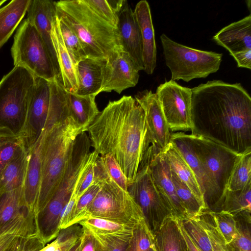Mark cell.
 <instances>
[{
	"mask_svg": "<svg viewBox=\"0 0 251 251\" xmlns=\"http://www.w3.org/2000/svg\"><path fill=\"white\" fill-rule=\"evenodd\" d=\"M32 229L25 225L11 227L0 233V251H30L32 249Z\"/></svg>",
	"mask_w": 251,
	"mask_h": 251,
	"instance_id": "f546056e",
	"label": "cell"
},
{
	"mask_svg": "<svg viewBox=\"0 0 251 251\" xmlns=\"http://www.w3.org/2000/svg\"><path fill=\"white\" fill-rule=\"evenodd\" d=\"M83 228L78 224L61 229L55 238L60 251H69L82 236Z\"/></svg>",
	"mask_w": 251,
	"mask_h": 251,
	"instance_id": "ee69618b",
	"label": "cell"
},
{
	"mask_svg": "<svg viewBox=\"0 0 251 251\" xmlns=\"http://www.w3.org/2000/svg\"><path fill=\"white\" fill-rule=\"evenodd\" d=\"M191 92V134L239 154L251 150V98L241 83L210 80Z\"/></svg>",
	"mask_w": 251,
	"mask_h": 251,
	"instance_id": "6da1fadb",
	"label": "cell"
},
{
	"mask_svg": "<svg viewBox=\"0 0 251 251\" xmlns=\"http://www.w3.org/2000/svg\"><path fill=\"white\" fill-rule=\"evenodd\" d=\"M153 234L156 251H182L181 237L175 217L168 218Z\"/></svg>",
	"mask_w": 251,
	"mask_h": 251,
	"instance_id": "1f68e13d",
	"label": "cell"
},
{
	"mask_svg": "<svg viewBox=\"0 0 251 251\" xmlns=\"http://www.w3.org/2000/svg\"><path fill=\"white\" fill-rule=\"evenodd\" d=\"M206 210L212 216L225 242L229 244L237 232L235 218L232 215L224 211Z\"/></svg>",
	"mask_w": 251,
	"mask_h": 251,
	"instance_id": "ab89813d",
	"label": "cell"
},
{
	"mask_svg": "<svg viewBox=\"0 0 251 251\" xmlns=\"http://www.w3.org/2000/svg\"><path fill=\"white\" fill-rule=\"evenodd\" d=\"M106 59L86 57L80 60L76 66L78 96L95 95L100 93L102 71Z\"/></svg>",
	"mask_w": 251,
	"mask_h": 251,
	"instance_id": "603a6c76",
	"label": "cell"
},
{
	"mask_svg": "<svg viewBox=\"0 0 251 251\" xmlns=\"http://www.w3.org/2000/svg\"><path fill=\"white\" fill-rule=\"evenodd\" d=\"M235 219L237 232L229 244L236 251H251V222L242 219Z\"/></svg>",
	"mask_w": 251,
	"mask_h": 251,
	"instance_id": "60d3db41",
	"label": "cell"
},
{
	"mask_svg": "<svg viewBox=\"0 0 251 251\" xmlns=\"http://www.w3.org/2000/svg\"><path fill=\"white\" fill-rule=\"evenodd\" d=\"M156 251L154 243L151 246V248L150 249V251Z\"/></svg>",
	"mask_w": 251,
	"mask_h": 251,
	"instance_id": "11a10c76",
	"label": "cell"
},
{
	"mask_svg": "<svg viewBox=\"0 0 251 251\" xmlns=\"http://www.w3.org/2000/svg\"><path fill=\"white\" fill-rule=\"evenodd\" d=\"M199 217L211 241L213 251H236L230 244L225 242L212 216L207 210L201 212Z\"/></svg>",
	"mask_w": 251,
	"mask_h": 251,
	"instance_id": "74e56055",
	"label": "cell"
},
{
	"mask_svg": "<svg viewBox=\"0 0 251 251\" xmlns=\"http://www.w3.org/2000/svg\"><path fill=\"white\" fill-rule=\"evenodd\" d=\"M27 162L25 150L7 164L0 175V195L23 187Z\"/></svg>",
	"mask_w": 251,
	"mask_h": 251,
	"instance_id": "f1b7e54d",
	"label": "cell"
},
{
	"mask_svg": "<svg viewBox=\"0 0 251 251\" xmlns=\"http://www.w3.org/2000/svg\"><path fill=\"white\" fill-rule=\"evenodd\" d=\"M98 15L117 28L118 14L111 7L108 0H84Z\"/></svg>",
	"mask_w": 251,
	"mask_h": 251,
	"instance_id": "7dc6e473",
	"label": "cell"
},
{
	"mask_svg": "<svg viewBox=\"0 0 251 251\" xmlns=\"http://www.w3.org/2000/svg\"><path fill=\"white\" fill-rule=\"evenodd\" d=\"M44 128L37 216L58 188L69 164L76 138L83 132L71 115L68 94L61 93L51 98Z\"/></svg>",
	"mask_w": 251,
	"mask_h": 251,
	"instance_id": "3957f363",
	"label": "cell"
},
{
	"mask_svg": "<svg viewBox=\"0 0 251 251\" xmlns=\"http://www.w3.org/2000/svg\"><path fill=\"white\" fill-rule=\"evenodd\" d=\"M127 191L141 209L145 220L152 233L168 218L173 217L153 182L147 161L144 157Z\"/></svg>",
	"mask_w": 251,
	"mask_h": 251,
	"instance_id": "30bf717a",
	"label": "cell"
},
{
	"mask_svg": "<svg viewBox=\"0 0 251 251\" xmlns=\"http://www.w3.org/2000/svg\"><path fill=\"white\" fill-rule=\"evenodd\" d=\"M33 219L36 216L25 203L23 187L0 195V233Z\"/></svg>",
	"mask_w": 251,
	"mask_h": 251,
	"instance_id": "44dd1931",
	"label": "cell"
},
{
	"mask_svg": "<svg viewBox=\"0 0 251 251\" xmlns=\"http://www.w3.org/2000/svg\"><path fill=\"white\" fill-rule=\"evenodd\" d=\"M143 157L147 161L154 184L167 204L173 217L183 220L186 211L176 192L171 168L163 151L151 145Z\"/></svg>",
	"mask_w": 251,
	"mask_h": 251,
	"instance_id": "4fadbf2b",
	"label": "cell"
},
{
	"mask_svg": "<svg viewBox=\"0 0 251 251\" xmlns=\"http://www.w3.org/2000/svg\"><path fill=\"white\" fill-rule=\"evenodd\" d=\"M51 37L63 86L69 93L75 94L78 88L76 68L63 40L57 23L56 14L52 25Z\"/></svg>",
	"mask_w": 251,
	"mask_h": 251,
	"instance_id": "cb8c5ba5",
	"label": "cell"
},
{
	"mask_svg": "<svg viewBox=\"0 0 251 251\" xmlns=\"http://www.w3.org/2000/svg\"><path fill=\"white\" fill-rule=\"evenodd\" d=\"M56 18L64 44L76 68L77 63L87 56L73 30L57 14Z\"/></svg>",
	"mask_w": 251,
	"mask_h": 251,
	"instance_id": "d590c367",
	"label": "cell"
},
{
	"mask_svg": "<svg viewBox=\"0 0 251 251\" xmlns=\"http://www.w3.org/2000/svg\"><path fill=\"white\" fill-rule=\"evenodd\" d=\"M96 96L93 95L81 96L69 93L71 115L83 132H86L100 113L95 101Z\"/></svg>",
	"mask_w": 251,
	"mask_h": 251,
	"instance_id": "83f0119b",
	"label": "cell"
},
{
	"mask_svg": "<svg viewBox=\"0 0 251 251\" xmlns=\"http://www.w3.org/2000/svg\"><path fill=\"white\" fill-rule=\"evenodd\" d=\"M91 146L99 155L113 156L129 185L151 145L144 112L131 96L110 101L87 128Z\"/></svg>",
	"mask_w": 251,
	"mask_h": 251,
	"instance_id": "7a4b0ae2",
	"label": "cell"
},
{
	"mask_svg": "<svg viewBox=\"0 0 251 251\" xmlns=\"http://www.w3.org/2000/svg\"><path fill=\"white\" fill-rule=\"evenodd\" d=\"M182 221L184 229L201 251H213L211 241L201 223L199 215Z\"/></svg>",
	"mask_w": 251,
	"mask_h": 251,
	"instance_id": "8d00e7d4",
	"label": "cell"
},
{
	"mask_svg": "<svg viewBox=\"0 0 251 251\" xmlns=\"http://www.w3.org/2000/svg\"><path fill=\"white\" fill-rule=\"evenodd\" d=\"M99 154L93 151V156L78 177L72 196L78 200L94 182V163Z\"/></svg>",
	"mask_w": 251,
	"mask_h": 251,
	"instance_id": "b9f144b4",
	"label": "cell"
},
{
	"mask_svg": "<svg viewBox=\"0 0 251 251\" xmlns=\"http://www.w3.org/2000/svg\"><path fill=\"white\" fill-rule=\"evenodd\" d=\"M165 64L173 81L188 82L206 78L220 69L223 53L201 50L178 43L165 34L160 37Z\"/></svg>",
	"mask_w": 251,
	"mask_h": 251,
	"instance_id": "8992f818",
	"label": "cell"
},
{
	"mask_svg": "<svg viewBox=\"0 0 251 251\" xmlns=\"http://www.w3.org/2000/svg\"><path fill=\"white\" fill-rule=\"evenodd\" d=\"M100 93L114 91L118 94L138 83L139 71L128 53L119 49L107 58L102 71Z\"/></svg>",
	"mask_w": 251,
	"mask_h": 251,
	"instance_id": "5bb4252c",
	"label": "cell"
},
{
	"mask_svg": "<svg viewBox=\"0 0 251 251\" xmlns=\"http://www.w3.org/2000/svg\"><path fill=\"white\" fill-rule=\"evenodd\" d=\"M31 0H12L0 8V49L23 20Z\"/></svg>",
	"mask_w": 251,
	"mask_h": 251,
	"instance_id": "4316f807",
	"label": "cell"
},
{
	"mask_svg": "<svg viewBox=\"0 0 251 251\" xmlns=\"http://www.w3.org/2000/svg\"><path fill=\"white\" fill-rule=\"evenodd\" d=\"M163 151L171 169L189 188L205 210H207L203 196L195 175L179 151L171 142Z\"/></svg>",
	"mask_w": 251,
	"mask_h": 251,
	"instance_id": "d4e9b609",
	"label": "cell"
},
{
	"mask_svg": "<svg viewBox=\"0 0 251 251\" xmlns=\"http://www.w3.org/2000/svg\"><path fill=\"white\" fill-rule=\"evenodd\" d=\"M81 243V237L69 251H79Z\"/></svg>",
	"mask_w": 251,
	"mask_h": 251,
	"instance_id": "db71d44e",
	"label": "cell"
},
{
	"mask_svg": "<svg viewBox=\"0 0 251 251\" xmlns=\"http://www.w3.org/2000/svg\"><path fill=\"white\" fill-rule=\"evenodd\" d=\"M171 173L176 192L186 211V218L200 215L205 210L204 208L189 188L178 177L171 169Z\"/></svg>",
	"mask_w": 251,
	"mask_h": 251,
	"instance_id": "e575fe53",
	"label": "cell"
},
{
	"mask_svg": "<svg viewBox=\"0 0 251 251\" xmlns=\"http://www.w3.org/2000/svg\"><path fill=\"white\" fill-rule=\"evenodd\" d=\"M56 14L76 34L87 56L106 59L122 49L116 28L100 17L84 0L55 1Z\"/></svg>",
	"mask_w": 251,
	"mask_h": 251,
	"instance_id": "277c9868",
	"label": "cell"
},
{
	"mask_svg": "<svg viewBox=\"0 0 251 251\" xmlns=\"http://www.w3.org/2000/svg\"><path fill=\"white\" fill-rule=\"evenodd\" d=\"M45 135L44 128L35 142L26 150L27 162L23 185L25 203L36 217L41 178L42 150Z\"/></svg>",
	"mask_w": 251,
	"mask_h": 251,
	"instance_id": "d6986e66",
	"label": "cell"
},
{
	"mask_svg": "<svg viewBox=\"0 0 251 251\" xmlns=\"http://www.w3.org/2000/svg\"><path fill=\"white\" fill-rule=\"evenodd\" d=\"M82 227L83 233L79 251H95L96 243L93 236L86 227Z\"/></svg>",
	"mask_w": 251,
	"mask_h": 251,
	"instance_id": "816d5d0a",
	"label": "cell"
},
{
	"mask_svg": "<svg viewBox=\"0 0 251 251\" xmlns=\"http://www.w3.org/2000/svg\"><path fill=\"white\" fill-rule=\"evenodd\" d=\"M27 18L40 35L51 59L57 77H60L51 31L56 14L55 1L49 0H31L27 10Z\"/></svg>",
	"mask_w": 251,
	"mask_h": 251,
	"instance_id": "e0dca14e",
	"label": "cell"
},
{
	"mask_svg": "<svg viewBox=\"0 0 251 251\" xmlns=\"http://www.w3.org/2000/svg\"><path fill=\"white\" fill-rule=\"evenodd\" d=\"M6 1V0H0V7Z\"/></svg>",
	"mask_w": 251,
	"mask_h": 251,
	"instance_id": "9f6ffc18",
	"label": "cell"
},
{
	"mask_svg": "<svg viewBox=\"0 0 251 251\" xmlns=\"http://www.w3.org/2000/svg\"><path fill=\"white\" fill-rule=\"evenodd\" d=\"M78 201L75 197L72 195L68 202L63 208L60 215L59 225L60 229L65 228L70 226Z\"/></svg>",
	"mask_w": 251,
	"mask_h": 251,
	"instance_id": "c3c4849f",
	"label": "cell"
},
{
	"mask_svg": "<svg viewBox=\"0 0 251 251\" xmlns=\"http://www.w3.org/2000/svg\"><path fill=\"white\" fill-rule=\"evenodd\" d=\"M189 135L194 151L219 200L216 210L234 164L241 154L208 138Z\"/></svg>",
	"mask_w": 251,
	"mask_h": 251,
	"instance_id": "9c48e42d",
	"label": "cell"
},
{
	"mask_svg": "<svg viewBox=\"0 0 251 251\" xmlns=\"http://www.w3.org/2000/svg\"><path fill=\"white\" fill-rule=\"evenodd\" d=\"M170 142L176 147L194 173L207 210H215L219 200L194 151L190 135L181 131L171 133Z\"/></svg>",
	"mask_w": 251,
	"mask_h": 251,
	"instance_id": "ac0fdd59",
	"label": "cell"
},
{
	"mask_svg": "<svg viewBox=\"0 0 251 251\" xmlns=\"http://www.w3.org/2000/svg\"><path fill=\"white\" fill-rule=\"evenodd\" d=\"M153 243V234L143 220L136 226L126 251H149Z\"/></svg>",
	"mask_w": 251,
	"mask_h": 251,
	"instance_id": "f35d334b",
	"label": "cell"
},
{
	"mask_svg": "<svg viewBox=\"0 0 251 251\" xmlns=\"http://www.w3.org/2000/svg\"><path fill=\"white\" fill-rule=\"evenodd\" d=\"M11 51L14 66L22 67L35 76L49 82L57 78L47 49L27 18L17 30Z\"/></svg>",
	"mask_w": 251,
	"mask_h": 251,
	"instance_id": "ba28073f",
	"label": "cell"
},
{
	"mask_svg": "<svg viewBox=\"0 0 251 251\" xmlns=\"http://www.w3.org/2000/svg\"><path fill=\"white\" fill-rule=\"evenodd\" d=\"M99 157L108 176L122 188L127 190V180L113 156L107 154Z\"/></svg>",
	"mask_w": 251,
	"mask_h": 251,
	"instance_id": "bcb514c9",
	"label": "cell"
},
{
	"mask_svg": "<svg viewBox=\"0 0 251 251\" xmlns=\"http://www.w3.org/2000/svg\"><path fill=\"white\" fill-rule=\"evenodd\" d=\"M117 29L122 50L128 54L139 71L144 70L140 29L126 0L118 14Z\"/></svg>",
	"mask_w": 251,
	"mask_h": 251,
	"instance_id": "2e32d148",
	"label": "cell"
},
{
	"mask_svg": "<svg viewBox=\"0 0 251 251\" xmlns=\"http://www.w3.org/2000/svg\"><path fill=\"white\" fill-rule=\"evenodd\" d=\"M100 189L88 207L82 219L95 217L136 226L145 220L139 206L127 190L119 186L105 169L99 174Z\"/></svg>",
	"mask_w": 251,
	"mask_h": 251,
	"instance_id": "5b68a950",
	"label": "cell"
},
{
	"mask_svg": "<svg viewBox=\"0 0 251 251\" xmlns=\"http://www.w3.org/2000/svg\"><path fill=\"white\" fill-rule=\"evenodd\" d=\"M25 150L18 134L6 126L0 125V175L7 164Z\"/></svg>",
	"mask_w": 251,
	"mask_h": 251,
	"instance_id": "d6a6232c",
	"label": "cell"
},
{
	"mask_svg": "<svg viewBox=\"0 0 251 251\" xmlns=\"http://www.w3.org/2000/svg\"><path fill=\"white\" fill-rule=\"evenodd\" d=\"M59 246L56 239L52 242L48 244L46 247H44L40 251H55Z\"/></svg>",
	"mask_w": 251,
	"mask_h": 251,
	"instance_id": "f5cc1de1",
	"label": "cell"
},
{
	"mask_svg": "<svg viewBox=\"0 0 251 251\" xmlns=\"http://www.w3.org/2000/svg\"><path fill=\"white\" fill-rule=\"evenodd\" d=\"M100 188L99 183H94L87 189L76 203L70 226L77 224L82 220L86 210L97 195Z\"/></svg>",
	"mask_w": 251,
	"mask_h": 251,
	"instance_id": "f6af8a7d",
	"label": "cell"
},
{
	"mask_svg": "<svg viewBox=\"0 0 251 251\" xmlns=\"http://www.w3.org/2000/svg\"><path fill=\"white\" fill-rule=\"evenodd\" d=\"M251 182V150L241 154L230 175L226 190L243 189Z\"/></svg>",
	"mask_w": 251,
	"mask_h": 251,
	"instance_id": "836d02e7",
	"label": "cell"
},
{
	"mask_svg": "<svg viewBox=\"0 0 251 251\" xmlns=\"http://www.w3.org/2000/svg\"><path fill=\"white\" fill-rule=\"evenodd\" d=\"M134 99L144 112L150 143L163 150L170 142L171 133L156 94L145 90Z\"/></svg>",
	"mask_w": 251,
	"mask_h": 251,
	"instance_id": "9a60e30c",
	"label": "cell"
},
{
	"mask_svg": "<svg viewBox=\"0 0 251 251\" xmlns=\"http://www.w3.org/2000/svg\"><path fill=\"white\" fill-rule=\"evenodd\" d=\"M175 220L181 237L182 251H201L184 229L182 220L175 217Z\"/></svg>",
	"mask_w": 251,
	"mask_h": 251,
	"instance_id": "681fc988",
	"label": "cell"
},
{
	"mask_svg": "<svg viewBox=\"0 0 251 251\" xmlns=\"http://www.w3.org/2000/svg\"><path fill=\"white\" fill-rule=\"evenodd\" d=\"M77 224L97 233L129 241L136 226L127 225L106 219L89 217Z\"/></svg>",
	"mask_w": 251,
	"mask_h": 251,
	"instance_id": "4dcf8cb0",
	"label": "cell"
},
{
	"mask_svg": "<svg viewBox=\"0 0 251 251\" xmlns=\"http://www.w3.org/2000/svg\"><path fill=\"white\" fill-rule=\"evenodd\" d=\"M87 229L95 239V251H126L129 241H127L119 238L101 234L91 229Z\"/></svg>",
	"mask_w": 251,
	"mask_h": 251,
	"instance_id": "7bdbcfd3",
	"label": "cell"
},
{
	"mask_svg": "<svg viewBox=\"0 0 251 251\" xmlns=\"http://www.w3.org/2000/svg\"><path fill=\"white\" fill-rule=\"evenodd\" d=\"M234 58L239 68L251 69V50H246L231 55Z\"/></svg>",
	"mask_w": 251,
	"mask_h": 251,
	"instance_id": "f907efd6",
	"label": "cell"
},
{
	"mask_svg": "<svg viewBox=\"0 0 251 251\" xmlns=\"http://www.w3.org/2000/svg\"><path fill=\"white\" fill-rule=\"evenodd\" d=\"M35 76L14 66L0 81V125L18 134L25 119Z\"/></svg>",
	"mask_w": 251,
	"mask_h": 251,
	"instance_id": "52a82bcc",
	"label": "cell"
},
{
	"mask_svg": "<svg viewBox=\"0 0 251 251\" xmlns=\"http://www.w3.org/2000/svg\"><path fill=\"white\" fill-rule=\"evenodd\" d=\"M216 211H224L235 219L251 222V182L241 190H226Z\"/></svg>",
	"mask_w": 251,
	"mask_h": 251,
	"instance_id": "484cf974",
	"label": "cell"
},
{
	"mask_svg": "<svg viewBox=\"0 0 251 251\" xmlns=\"http://www.w3.org/2000/svg\"><path fill=\"white\" fill-rule=\"evenodd\" d=\"M50 88L49 81L35 76L24 125L18 133L26 150L37 140L44 129L49 111Z\"/></svg>",
	"mask_w": 251,
	"mask_h": 251,
	"instance_id": "7c38bea8",
	"label": "cell"
},
{
	"mask_svg": "<svg viewBox=\"0 0 251 251\" xmlns=\"http://www.w3.org/2000/svg\"><path fill=\"white\" fill-rule=\"evenodd\" d=\"M218 45L231 55L251 50V15L223 27L212 37Z\"/></svg>",
	"mask_w": 251,
	"mask_h": 251,
	"instance_id": "7402d4cb",
	"label": "cell"
},
{
	"mask_svg": "<svg viewBox=\"0 0 251 251\" xmlns=\"http://www.w3.org/2000/svg\"></svg>",
	"mask_w": 251,
	"mask_h": 251,
	"instance_id": "6f0895ef",
	"label": "cell"
},
{
	"mask_svg": "<svg viewBox=\"0 0 251 251\" xmlns=\"http://www.w3.org/2000/svg\"><path fill=\"white\" fill-rule=\"evenodd\" d=\"M134 14L140 27L144 71L148 75L153 74L156 66L157 50L151 8L145 0L136 5Z\"/></svg>",
	"mask_w": 251,
	"mask_h": 251,
	"instance_id": "ffe728a7",
	"label": "cell"
},
{
	"mask_svg": "<svg viewBox=\"0 0 251 251\" xmlns=\"http://www.w3.org/2000/svg\"><path fill=\"white\" fill-rule=\"evenodd\" d=\"M155 94L170 130L191 131V89L170 80L160 84Z\"/></svg>",
	"mask_w": 251,
	"mask_h": 251,
	"instance_id": "8fae6325",
	"label": "cell"
}]
</instances>
